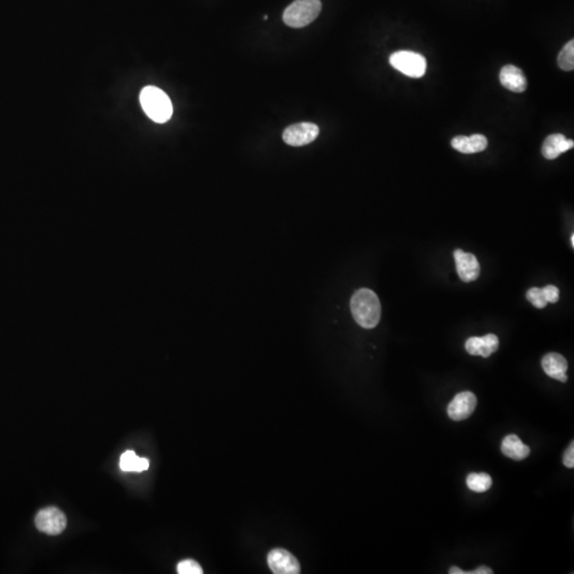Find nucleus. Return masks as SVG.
Listing matches in <instances>:
<instances>
[{
  "label": "nucleus",
  "instance_id": "obj_21",
  "mask_svg": "<svg viewBox=\"0 0 574 574\" xmlns=\"http://www.w3.org/2000/svg\"><path fill=\"white\" fill-rule=\"evenodd\" d=\"M542 294H544V299L547 302L551 304H556L559 300V290L554 285H547V286L541 288Z\"/></svg>",
  "mask_w": 574,
  "mask_h": 574
},
{
  "label": "nucleus",
  "instance_id": "obj_19",
  "mask_svg": "<svg viewBox=\"0 0 574 574\" xmlns=\"http://www.w3.org/2000/svg\"><path fill=\"white\" fill-rule=\"evenodd\" d=\"M526 299L537 308H546L548 304L547 300L544 299V294H542L541 288H538V287H532L530 290H528L526 293Z\"/></svg>",
  "mask_w": 574,
  "mask_h": 574
},
{
  "label": "nucleus",
  "instance_id": "obj_14",
  "mask_svg": "<svg viewBox=\"0 0 574 574\" xmlns=\"http://www.w3.org/2000/svg\"><path fill=\"white\" fill-rule=\"evenodd\" d=\"M451 145L457 151L471 154L484 151L488 145L486 136L483 134H473L471 136H455L451 140Z\"/></svg>",
  "mask_w": 574,
  "mask_h": 574
},
{
  "label": "nucleus",
  "instance_id": "obj_22",
  "mask_svg": "<svg viewBox=\"0 0 574 574\" xmlns=\"http://www.w3.org/2000/svg\"><path fill=\"white\" fill-rule=\"evenodd\" d=\"M564 465H565L567 468H573L574 467V443H571L570 445L569 448L566 450L565 454H564Z\"/></svg>",
  "mask_w": 574,
  "mask_h": 574
},
{
  "label": "nucleus",
  "instance_id": "obj_16",
  "mask_svg": "<svg viewBox=\"0 0 574 574\" xmlns=\"http://www.w3.org/2000/svg\"><path fill=\"white\" fill-rule=\"evenodd\" d=\"M120 468L124 471L140 472L149 468V461L147 459H140L133 451H127L120 459Z\"/></svg>",
  "mask_w": 574,
  "mask_h": 574
},
{
  "label": "nucleus",
  "instance_id": "obj_12",
  "mask_svg": "<svg viewBox=\"0 0 574 574\" xmlns=\"http://www.w3.org/2000/svg\"><path fill=\"white\" fill-rule=\"evenodd\" d=\"M573 146V140H568L563 134H551L544 140L542 144V156L547 160H555L564 152L572 149Z\"/></svg>",
  "mask_w": 574,
  "mask_h": 574
},
{
  "label": "nucleus",
  "instance_id": "obj_8",
  "mask_svg": "<svg viewBox=\"0 0 574 574\" xmlns=\"http://www.w3.org/2000/svg\"><path fill=\"white\" fill-rule=\"evenodd\" d=\"M268 566L276 574L300 573V564L290 552L283 549L272 550L268 554Z\"/></svg>",
  "mask_w": 574,
  "mask_h": 574
},
{
  "label": "nucleus",
  "instance_id": "obj_9",
  "mask_svg": "<svg viewBox=\"0 0 574 574\" xmlns=\"http://www.w3.org/2000/svg\"><path fill=\"white\" fill-rule=\"evenodd\" d=\"M454 260L457 274L464 282H472L480 276V264L472 253H467L462 249L454 251Z\"/></svg>",
  "mask_w": 574,
  "mask_h": 574
},
{
  "label": "nucleus",
  "instance_id": "obj_25",
  "mask_svg": "<svg viewBox=\"0 0 574 574\" xmlns=\"http://www.w3.org/2000/svg\"><path fill=\"white\" fill-rule=\"evenodd\" d=\"M571 245L572 247H574V234L571 235Z\"/></svg>",
  "mask_w": 574,
  "mask_h": 574
},
{
  "label": "nucleus",
  "instance_id": "obj_1",
  "mask_svg": "<svg viewBox=\"0 0 574 574\" xmlns=\"http://www.w3.org/2000/svg\"><path fill=\"white\" fill-rule=\"evenodd\" d=\"M356 324L364 328H373L381 320L382 308L379 297L369 288L356 290L350 302Z\"/></svg>",
  "mask_w": 574,
  "mask_h": 574
},
{
  "label": "nucleus",
  "instance_id": "obj_17",
  "mask_svg": "<svg viewBox=\"0 0 574 574\" xmlns=\"http://www.w3.org/2000/svg\"><path fill=\"white\" fill-rule=\"evenodd\" d=\"M467 486L472 492L482 494L490 490L492 485V476L487 473H470L467 476Z\"/></svg>",
  "mask_w": 574,
  "mask_h": 574
},
{
  "label": "nucleus",
  "instance_id": "obj_23",
  "mask_svg": "<svg viewBox=\"0 0 574 574\" xmlns=\"http://www.w3.org/2000/svg\"><path fill=\"white\" fill-rule=\"evenodd\" d=\"M492 572L494 571L490 568L482 566V567L476 568L474 571L467 572V574H492Z\"/></svg>",
  "mask_w": 574,
  "mask_h": 574
},
{
  "label": "nucleus",
  "instance_id": "obj_4",
  "mask_svg": "<svg viewBox=\"0 0 574 574\" xmlns=\"http://www.w3.org/2000/svg\"><path fill=\"white\" fill-rule=\"evenodd\" d=\"M389 63L394 68L411 78H421L427 71V60L420 53L402 50L393 53Z\"/></svg>",
  "mask_w": 574,
  "mask_h": 574
},
{
  "label": "nucleus",
  "instance_id": "obj_5",
  "mask_svg": "<svg viewBox=\"0 0 574 574\" xmlns=\"http://www.w3.org/2000/svg\"><path fill=\"white\" fill-rule=\"evenodd\" d=\"M66 524L67 519L64 512L53 506L39 510L35 517V526L37 530L47 535H59L65 530Z\"/></svg>",
  "mask_w": 574,
  "mask_h": 574
},
{
  "label": "nucleus",
  "instance_id": "obj_7",
  "mask_svg": "<svg viewBox=\"0 0 574 574\" xmlns=\"http://www.w3.org/2000/svg\"><path fill=\"white\" fill-rule=\"evenodd\" d=\"M478 405L476 395L471 391L457 394L448 407V415L452 420L461 421L469 418Z\"/></svg>",
  "mask_w": 574,
  "mask_h": 574
},
{
  "label": "nucleus",
  "instance_id": "obj_15",
  "mask_svg": "<svg viewBox=\"0 0 574 574\" xmlns=\"http://www.w3.org/2000/svg\"><path fill=\"white\" fill-rule=\"evenodd\" d=\"M501 451L514 461H522L530 455V448L515 434L508 435L501 443Z\"/></svg>",
  "mask_w": 574,
  "mask_h": 574
},
{
  "label": "nucleus",
  "instance_id": "obj_6",
  "mask_svg": "<svg viewBox=\"0 0 574 574\" xmlns=\"http://www.w3.org/2000/svg\"><path fill=\"white\" fill-rule=\"evenodd\" d=\"M320 134V128L312 122L292 124L283 132V140L287 145L300 147L314 142Z\"/></svg>",
  "mask_w": 574,
  "mask_h": 574
},
{
  "label": "nucleus",
  "instance_id": "obj_18",
  "mask_svg": "<svg viewBox=\"0 0 574 574\" xmlns=\"http://www.w3.org/2000/svg\"><path fill=\"white\" fill-rule=\"evenodd\" d=\"M558 66L565 71H573L574 68V41L571 39L562 49L558 55Z\"/></svg>",
  "mask_w": 574,
  "mask_h": 574
},
{
  "label": "nucleus",
  "instance_id": "obj_20",
  "mask_svg": "<svg viewBox=\"0 0 574 574\" xmlns=\"http://www.w3.org/2000/svg\"><path fill=\"white\" fill-rule=\"evenodd\" d=\"M177 571L179 574H203V570L201 566L197 562L193 559H186V561L180 562L177 567Z\"/></svg>",
  "mask_w": 574,
  "mask_h": 574
},
{
  "label": "nucleus",
  "instance_id": "obj_11",
  "mask_svg": "<svg viewBox=\"0 0 574 574\" xmlns=\"http://www.w3.org/2000/svg\"><path fill=\"white\" fill-rule=\"evenodd\" d=\"M465 348L471 355L490 358L498 350L499 338L494 334H487L483 337H470L466 340Z\"/></svg>",
  "mask_w": 574,
  "mask_h": 574
},
{
  "label": "nucleus",
  "instance_id": "obj_10",
  "mask_svg": "<svg viewBox=\"0 0 574 574\" xmlns=\"http://www.w3.org/2000/svg\"><path fill=\"white\" fill-rule=\"evenodd\" d=\"M500 82L504 88L515 93H522L528 88L526 75L519 67L508 64L500 71Z\"/></svg>",
  "mask_w": 574,
  "mask_h": 574
},
{
  "label": "nucleus",
  "instance_id": "obj_2",
  "mask_svg": "<svg viewBox=\"0 0 574 574\" xmlns=\"http://www.w3.org/2000/svg\"><path fill=\"white\" fill-rule=\"evenodd\" d=\"M142 110L158 124L168 122L172 115V104L165 92L156 86H146L140 95Z\"/></svg>",
  "mask_w": 574,
  "mask_h": 574
},
{
  "label": "nucleus",
  "instance_id": "obj_24",
  "mask_svg": "<svg viewBox=\"0 0 574 574\" xmlns=\"http://www.w3.org/2000/svg\"><path fill=\"white\" fill-rule=\"evenodd\" d=\"M449 573L450 574H467V572L463 571L462 569H459L457 567H451L450 570H449Z\"/></svg>",
  "mask_w": 574,
  "mask_h": 574
},
{
  "label": "nucleus",
  "instance_id": "obj_13",
  "mask_svg": "<svg viewBox=\"0 0 574 574\" xmlns=\"http://www.w3.org/2000/svg\"><path fill=\"white\" fill-rule=\"evenodd\" d=\"M542 369L546 375L557 381L567 382L568 363L563 355L558 353H549L542 358Z\"/></svg>",
  "mask_w": 574,
  "mask_h": 574
},
{
  "label": "nucleus",
  "instance_id": "obj_3",
  "mask_svg": "<svg viewBox=\"0 0 574 574\" xmlns=\"http://www.w3.org/2000/svg\"><path fill=\"white\" fill-rule=\"evenodd\" d=\"M320 0H296L285 9L283 21L292 28H304L317 19L322 12Z\"/></svg>",
  "mask_w": 574,
  "mask_h": 574
}]
</instances>
